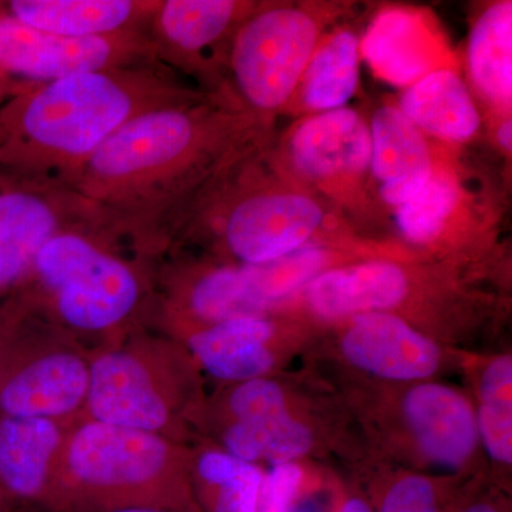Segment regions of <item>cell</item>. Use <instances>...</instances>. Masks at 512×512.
<instances>
[{"label":"cell","instance_id":"obj_34","mask_svg":"<svg viewBox=\"0 0 512 512\" xmlns=\"http://www.w3.org/2000/svg\"><path fill=\"white\" fill-rule=\"evenodd\" d=\"M339 512H373L372 507L362 498H349Z\"/></svg>","mask_w":512,"mask_h":512},{"label":"cell","instance_id":"obj_8","mask_svg":"<svg viewBox=\"0 0 512 512\" xmlns=\"http://www.w3.org/2000/svg\"><path fill=\"white\" fill-rule=\"evenodd\" d=\"M322 37L313 10L256 6L238 26L229 47L232 100L254 119L286 109Z\"/></svg>","mask_w":512,"mask_h":512},{"label":"cell","instance_id":"obj_22","mask_svg":"<svg viewBox=\"0 0 512 512\" xmlns=\"http://www.w3.org/2000/svg\"><path fill=\"white\" fill-rule=\"evenodd\" d=\"M360 60V39L353 30L322 37L292 100L312 114L343 109L359 87Z\"/></svg>","mask_w":512,"mask_h":512},{"label":"cell","instance_id":"obj_31","mask_svg":"<svg viewBox=\"0 0 512 512\" xmlns=\"http://www.w3.org/2000/svg\"><path fill=\"white\" fill-rule=\"evenodd\" d=\"M94 512H202L197 504L188 507H128Z\"/></svg>","mask_w":512,"mask_h":512},{"label":"cell","instance_id":"obj_11","mask_svg":"<svg viewBox=\"0 0 512 512\" xmlns=\"http://www.w3.org/2000/svg\"><path fill=\"white\" fill-rule=\"evenodd\" d=\"M254 8L237 0H160L147 32L161 63L211 80L227 70L232 37Z\"/></svg>","mask_w":512,"mask_h":512},{"label":"cell","instance_id":"obj_6","mask_svg":"<svg viewBox=\"0 0 512 512\" xmlns=\"http://www.w3.org/2000/svg\"><path fill=\"white\" fill-rule=\"evenodd\" d=\"M90 350L25 289L0 311V414L72 423L89 392Z\"/></svg>","mask_w":512,"mask_h":512},{"label":"cell","instance_id":"obj_23","mask_svg":"<svg viewBox=\"0 0 512 512\" xmlns=\"http://www.w3.org/2000/svg\"><path fill=\"white\" fill-rule=\"evenodd\" d=\"M467 66L480 96L495 109L512 101V2L501 0L478 16L468 37Z\"/></svg>","mask_w":512,"mask_h":512},{"label":"cell","instance_id":"obj_35","mask_svg":"<svg viewBox=\"0 0 512 512\" xmlns=\"http://www.w3.org/2000/svg\"><path fill=\"white\" fill-rule=\"evenodd\" d=\"M6 503H8V498L2 494L0 491V512H8V507H6Z\"/></svg>","mask_w":512,"mask_h":512},{"label":"cell","instance_id":"obj_4","mask_svg":"<svg viewBox=\"0 0 512 512\" xmlns=\"http://www.w3.org/2000/svg\"><path fill=\"white\" fill-rule=\"evenodd\" d=\"M195 504L180 443L80 416L57 463L55 512Z\"/></svg>","mask_w":512,"mask_h":512},{"label":"cell","instance_id":"obj_5","mask_svg":"<svg viewBox=\"0 0 512 512\" xmlns=\"http://www.w3.org/2000/svg\"><path fill=\"white\" fill-rule=\"evenodd\" d=\"M192 360L174 336L147 328L92 350L83 416L180 443L194 399Z\"/></svg>","mask_w":512,"mask_h":512},{"label":"cell","instance_id":"obj_33","mask_svg":"<svg viewBox=\"0 0 512 512\" xmlns=\"http://www.w3.org/2000/svg\"><path fill=\"white\" fill-rule=\"evenodd\" d=\"M20 86H16L15 80L0 69V104L9 96H12Z\"/></svg>","mask_w":512,"mask_h":512},{"label":"cell","instance_id":"obj_10","mask_svg":"<svg viewBox=\"0 0 512 512\" xmlns=\"http://www.w3.org/2000/svg\"><path fill=\"white\" fill-rule=\"evenodd\" d=\"M161 63L147 30L110 36L70 37L42 32L0 12V69L29 84L74 74Z\"/></svg>","mask_w":512,"mask_h":512},{"label":"cell","instance_id":"obj_3","mask_svg":"<svg viewBox=\"0 0 512 512\" xmlns=\"http://www.w3.org/2000/svg\"><path fill=\"white\" fill-rule=\"evenodd\" d=\"M151 268L103 222L50 239L25 279L26 289L92 352L157 318V278Z\"/></svg>","mask_w":512,"mask_h":512},{"label":"cell","instance_id":"obj_27","mask_svg":"<svg viewBox=\"0 0 512 512\" xmlns=\"http://www.w3.org/2000/svg\"><path fill=\"white\" fill-rule=\"evenodd\" d=\"M512 360L494 359L481 380V404L477 414L478 436L490 456L500 463L512 461Z\"/></svg>","mask_w":512,"mask_h":512},{"label":"cell","instance_id":"obj_14","mask_svg":"<svg viewBox=\"0 0 512 512\" xmlns=\"http://www.w3.org/2000/svg\"><path fill=\"white\" fill-rule=\"evenodd\" d=\"M70 424L0 414V491L8 501L55 512L57 463Z\"/></svg>","mask_w":512,"mask_h":512},{"label":"cell","instance_id":"obj_18","mask_svg":"<svg viewBox=\"0 0 512 512\" xmlns=\"http://www.w3.org/2000/svg\"><path fill=\"white\" fill-rule=\"evenodd\" d=\"M404 413L424 456L458 468L477 446V417L463 394L441 384H420L407 393Z\"/></svg>","mask_w":512,"mask_h":512},{"label":"cell","instance_id":"obj_21","mask_svg":"<svg viewBox=\"0 0 512 512\" xmlns=\"http://www.w3.org/2000/svg\"><path fill=\"white\" fill-rule=\"evenodd\" d=\"M397 109L426 136L466 143L481 128V114L466 82L453 67H441L403 89Z\"/></svg>","mask_w":512,"mask_h":512},{"label":"cell","instance_id":"obj_26","mask_svg":"<svg viewBox=\"0 0 512 512\" xmlns=\"http://www.w3.org/2000/svg\"><path fill=\"white\" fill-rule=\"evenodd\" d=\"M461 204V188L456 178L436 168L423 190L394 208L396 224L414 244H430L443 234Z\"/></svg>","mask_w":512,"mask_h":512},{"label":"cell","instance_id":"obj_12","mask_svg":"<svg viewBox=\"0 0 512 512\" xmlns=\"http://www.w3.org/2000/svg\"><path fill=\"white\" fill-rule=\"evenodd\" d=\"M227 421L221 430L222 448L247 463H292L311 450V430L292 419L281 386L259 377L238 383L229 392Z\"/></svg>","mask_w":512,"mask_h":512},{"label":"cell","instance_id":"obj_24","mask_svg":"<svg viewBox=\"0 0 512 512\" xmlns=\"http://www.w3.org/2000/svg\"><path fill=\"white\" fill-rule=\"evenodd\" d=\"M195 504L204 512H258L264 473L227 451L205 448L188 456Z\"/></svg>","mask_w":512,"mask_h":512},{"label":"cell","instance_id":"obj_9","mask_svg":"<svg viewBox=\"0 0 512 512\" xmlns=\"http://www.w3.org/2000/svg\"><path fill=\"white\" fill-rule=\"evenodd\" d=\"M103 222L99 207L63 181L0 171V289L25 282L60 232Z\"/></svg>","mask_w":512,"mask_h":512},{"label":"cell","instance_id":"obj_13","mask_svg":"<svg viewBox=\"0 0 512 512\" xmlns=\"http://www.w3.org/2000/svg\"><path fill=\"white\" fill-rule=\"evenodd\" d=\"M285 150L293 170L313 183H352L370 171L369 123L348 107L312 114L292 128Z\"/></svg>","mask_w":512,"mask_h":512},{"label":"cell","instance_id":"obj_28","mask_svg":"<svg viewBox=\"0 0 512 512\" xmlns=\"http://www.w3.org/2000/svg\"><path fill=\"white\" fill-rule=\"evenodd\" d=\"M379 512H443L439 491L429 478H400L386 491Z\"/></svg>","mask_w":512,"mask_h":512},{"label":"cell","instance_id":"obj_30","mask_svg":"<svg viewBox=\"0 0 512 512\" xmlns=\"http://www.w3.org/2000/svg\"><path fill=\"white\" fill-rule=\"evenodd\" d=\"M495 141L497 146L505 153L510 154L512 150V121L511 117H505L495 130Z\"/></svg>","mask_w":512,"mask_h":512},{"label":"cell","instance_id":"obj_1","mask_svg":"<svg viewBox=\"0 0 512 512\" xmlns=\"http://www.w3.org/2000/svg\"><path fill=\"white\" fill-rule=\"evenodd\" d=\"M255 119L217 96L143 114L64 184L147 261L163 258L208 191L249 153Z\"/></svg>","mask_w":512,"mask_h":512},{"label":"cell","instance_id":"obj_15","mask_svg":"<svg viewBox=\"0 0 512 512\" xmlns=\"http://www.w3.org/2000/svg\"><path fill=\"white\" fill-rule=\"evenodd\" d=\"M446 53L427 16L399 6L383 9L360 39V55L373 73L402 89L448 67Z\"/></svg>","mask_w":512,"mask_h":512},{"label":"cell","instance_id":"obj_16","mask_svg":"<svg viewBox=\"0 0 512 512\" xmlns=\"http://www.w3.org/2000/svg\"><path fill=\"white\" fill-rule=\"evenodd\" d=\"M342 352L352 365L390 380L426 379L440 365L436 343L387 312L355 316Z\"/></svg>","mask_w":512,"mask_h":512},{"label":"cell","instance_id":"obj_2","mask_svg":"<svg viewBox=\"0 0 512 512\" xmlns=\"http://www.w3.org/2000/svg\"><path fill=\"white\" fill-rule=\"evenodd\" d=\"M163 63L23 84L0 104V171L66 181L143 114L208 97Z\"/></svg>","mask_w":512,"mask_h":512},{"label":"cell","instance_id":"obj_29","mask_svg":"<svg viewBox=\"0 0 512 512\" xmlns=\"http://www.w3.org/2000/svg\"><path fill=\"white\" fill-rule=\"evenodd\" d=\"M302 470L296 464H276L262 481L258 512H296Z\"/></svg>","mask_w":512,"mask_h":512},{"label":"cell","instance_id":"obj_17","mask_svg":"<svg viewBox=\"0 0 512 512\" xmlns=\"http://www.w3.org/2000/svg\"><path fill=\"white\" fill-rule=\"evenodd\" d=\"M185 348L212 377L244 383L264 377L274 366V325L264 316H241L180 332Z\"/></svg>","mask_w":512,"mask_h":512},{"label":"cell","instance_id":"obj_19","mask_svg":"<svg viewBox=\"0 0 512 512\" xmlns=\"http://www.w3.org/2000/svg\"><path fill=\"white\" fill-rule=\"evenodd\" d=\"M158 3L150 0H13L8 12L29 28L70 37L147 30Z\"/></svg>","mask_w":512,"mask_h":512},{"label":"cell","instance_id":"obj_20","mask_svg":"<svg viewBox=\"0 0 512 512\" xmlns=\"http://www.w3.org/2000/svg\"><path fill=\"white\" fill-rule=\"evenodd\" d=\"M409 279L390 262H366L329 269L306 285L309 308L325 319L384 312L406 298Z\"/></svg>","mask_w":512,"mask_h":512},{"label":"cell","instance_id":"obj_32","mask_svg":"<svg viewBox=\"0 0 512 512\" xmlns=\"http://www.w3.org/2000/svg\"><path fill=\"white\" fill-rule=\"evenodd\" d=\"M457 512H507L501 505L493 503V501H474V503L460 508Z\"/></svg>","mask_w":512,"mask_h":512},{"label":"cell","instance_id":"obj_7","mask_svg":"<svg viewBox=\"0 0 512 512\" xmlns=\"http://www.w3.org/2000/svg\"><path fill=\"white\" fill-rule=\"evenodd\" d=\"M235 165L197 205L175 241L208 227L241 265L266 264L309 245L325 224L320 202L301 191L232 183Z\"/></svg>","mask_w":512,"mask_h":512},{"label":"cell","instance_id":"obj_25","mask_svg":"<svg viewBox=\"0 0 512 512\" xmlns=\"http://www.w3.org/2000/svg\"><path fill=\"white\" fill-rule=\"evenodd\" d=\"M370 171L379 185L436 167L427 138L396 106H383L369 121Z\"/></svg>","mask_w":512,"mask_h":512}]
</instances>
